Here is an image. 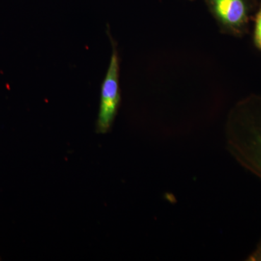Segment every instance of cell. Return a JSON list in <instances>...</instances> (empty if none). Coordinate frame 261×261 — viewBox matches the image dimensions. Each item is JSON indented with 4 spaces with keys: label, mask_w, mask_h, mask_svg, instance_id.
Instances as JSON below:
<instances>
[{
    "label": "cell",
    "mask_w": 261,
    "mask_h": 261,
    "mask_svg": "<svg viewBox=\"0 0 261 261\" xmlns=\"http://www.w3.org/2000/svg\"><path fill=\"white\" fill-rule=\"evenodd\" d=\"M243 113L228 132L226 149L242 167L261 180V109Z\"/></svg>",
    "instance_id": "6da1fadb"
},
{
    "label": "cell",
    "mask_w": 261,
    "mask_h": 261,
    "mask_svg": "<svg viewBox=\"0 0 261 261\" xmlns=\"http://www.w3.org/2000/svg\"><path fill=\"white\" fill-rule=\"evenodd\" d=\"M118 53L113 49L111 63L101 88L100 104L97 123L99 133H107L112 126L120 102Z\"/></svg>",
    "instance_id": "7a4b0ae2"
},
{
    "label": "cell",
    "mask_w": 261,
    "mask_h": 261,
    "mask_svg": "<svg viewBox=\"0 0 261 261\" xmlns=\"http://www.w3.org/2000/svg\"><path fill=\"white\" fill-rule=\"evenodd\" d=\"M216 12L226 23L238 25L245 17L243 0H214Z\"/></svg>",
    "instance_id": "3957f363"
},
{
    "label": "cell",
    "mask_w": 261,
    "mask_h": 261,
    "mask_svg": "<svg viewBox=\"0 0 261 261\" xmlns=\"http://www.w3.org/2000/svg\"><path fill=\"white\" fill-rule=\"evenodd\" d=\"M255 39L257 47L261 49V7L257 14L256 25H255Z\"/></svg>",
    "instance_id": "277c9868"
},
{
    "label": "cell",
    "mask_w": 261,
    "mask_h": 261,
    "mask_svg": "<svg viewBox=\"0 0 261 261\" xmlns=\"http://www.w3.org/2000/svg\"><path fill=\"white\" fill-rule=\"evenodd\" d=\"M247 260L250 261H261V241L257 245L255 251L250 254V256L247 257Z\"/></svg>",
    "instance_id": "5b68a950"
}]
</instances>
